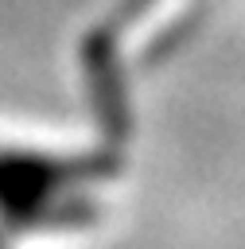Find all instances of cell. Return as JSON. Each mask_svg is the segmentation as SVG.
Returning a JSON list of instances; mask_svg holds the SVG:
<instances>
[{"mask_svg": "<svg viewBox=\"0 0 245 249\" xmlns=\"http://www.w3.org/2000/svg\"><path fill=\"white\" fill-rule=\"evenodd\" d=\"M58 195L54 163L39 152L0 148V222L35 226Z\"/></svg>", "mask_w": 245, "mask_h": 249, "instance_id": "obj_1", "label": "cell"}]
</instances>
